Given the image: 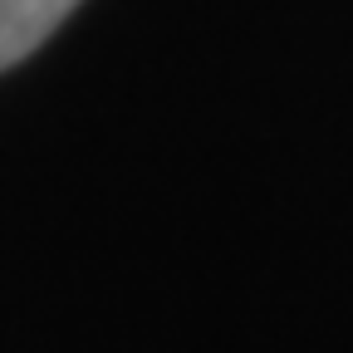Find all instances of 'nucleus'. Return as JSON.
Instances as JSON below:
<instances>
[{
    "instance_id": "1",
    "label": "nucleus",
    "mask_w": 353,
    "mask_h": 353,
    "mask_svg": "<svg viewBox=\"0 0 353 353\" xmlns=\"http://www.w3.org/2000/svg\"><path fill=\"white\" fill-rule=\"evenodd\" d=\"M83 0H0V69L30 59Z\"/></svg>"
}]
</instances>
